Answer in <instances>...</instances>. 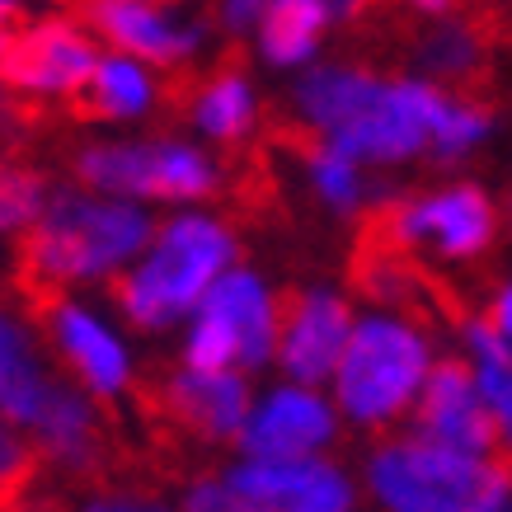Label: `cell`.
<instances>
[{
  "mask_svg": "<svg viewBox=\"0 0 512 512\" xmlns=\"http://www.w3.org/2000/svg\"><path fill=\"white\" fill-rule=\"evenodd\" d=\"M151 235V221L123 202H94L76 193H52L43 221L24 231V264L19 282L24 292H52L57 282L99 278L109 268L127 264Z\"/></svg>",
  "mask_w": 512,
  "mask_h": 512,
  "instance_id": "cell-1",
  "label": "cell"
},
{
  "mask_svg": "<svg viewBox=\"0 0 512 512\" xmlns=\"http://www.w3.org/2000/svg\"><path fill=\"white\" fill-rule=\"evenodd\" d=\"M231 264V235L207 217H174L156 235L151 259L113 282V301L141 329H170L179 315L207 301Z\"/></svg>",
  "mask_w": 512,
  "mask_h": 512,
  "instance_id": "cell-2",
  "label": "cell"
},
{
  "mask_svg": "<svg viewBox=\"0 0 512 512\" xmlns=\"http://www.w3.org/2000/svg\"><path fill=\"white\" fill-rule=\"evenodd\" d=\"M367 475L390 512H503L512 494L508 466H484L423 437L381 447Z\"/></svg>",
  "mask_w": 512,
  "mask_h": 512,
  "instance_id": "cell-3",
  "label": "cell"
},
{
  "mask_svg": "<svg viewBox=\"0 0 512 512\" xmlns=\"http://www.w3.org/2000/svg\"><path fill=\"white\" fill-rule=\"evenodd\" d=\"M334 376L343 409L362 423H381L428 381V343L400 320H362Z\"/></svg>",
  "mask_w": 512,
  "mask_h": 512,
  "instance_id": "cell-4",
  "label": "cell"
},
{
  "mask_svg": "<svg viewBox=\"0 0 512 512\" xmlns=\"http://www.w3.org/2000/svg\"><path fill=\"white\" fill-rule=\"evenodd\" d=\"M76 174L90 188L137 193V198H202L212 193V165L184 141H141V146H90Z\"/></svg>",
  "mask_w": 512,
  "mask_h": 512,
  "instance_id": "cell-5",
  "label": "cell"
},
{
  "mask_svg": "<svg viewBox=\"0 0 512 512\" xmlns=\"http://www.w3.org/2000/svg\"><path fill=\"white\" fill-rule=\"evenodd\" d=\"M447 109V99L433 90V85H414V80H400L390 85L386 99L376 104L362 123H353L348 132L329 137L334 151H343L348 160H404L414 156L423 141H433V127Z\"/></svg>",
  "mask_w": 512,
  "mask_h": 512,
  "instance_id": "cell-6",
  "label": "cell"
},
{
  "mask_svg": "<svg viewBox=\"0 0 512 512\" xmlns=\"http://www.w3.org/2000/svg\"><path fill=\"white\" fill-rule=\"evenodd\" d=\"M475 386L470 381L466 362H437L428 381H423V400H419V433L423 442H437V447L466 451V456H489V451H503V437H498V423L489 414V404L475 400Z\"/></svg>",
  "mask_w": 512,
  "mask_h": 512,
  "instance_id": "cell-7",
  "label": "cell"
},
{
  "mask_svg": "<svg viewBox=\"0 0 512 512\" xmlns=\"http://www.w3.org/2000/svg\"><path fill=\"white\" fill-rule=\"evenodd\" d=\"M353 343V315L334 292L287 296L282 315V367L301 386H320L329 372H339L343 353Z\"/></svg>",
  "mask_w": 512,
  "mask_h": 512,
  "instance_id": "cell-8",
  "label": "cell"
},
{
  "mask_svg": "<svg viewBox=\"0 0 512 512\" xmlns=\"http://www.w3.org/2000/svg\"><path fill=\"white\" fill-rule=\"evenodd\" d=\"M94 57L90 38L62 19H43L33 29H15L5 38V80L19 85V90H71L76 94L85 80L94 76Z\"/></svg>",
  "mask_w": 512,
  "mask_h": 512,
  "instance_id": "cell-9",
  "label": "cell"
},
{
  "mask_svg": "<svg viewBox=\"0 0 512 512\" xmlns=\"http://www.w3.org/2000/svg\"><path fill=\"white\" fill-rule=\"evenodd\" d=\"M268 512H353V489L325 461H245L226 480Z\"/></svg>",
  "mask_w": 512,
  "mask_h": 512,
  "instance_id": "cell-10",
  "label": "cell"
},
{
  "mask_svg": "<svg viewBox=\"0 0 512 512\" xmlns=\"http://www.w3.org/2000/svg\"><path fill=\"white\" fill-rule=\"evenodd\" d=\"M334 437V414L311 390H273L268 404L245 423L240 447L249 461H306Z\"/></svg>",
  "mask_w": 512,
  "mask_h": 512,
  "instance_id": "cell-11",
  "label": "cell"
},
{
  "mask_svg": "<svg viewBox=\"0 0 512 512\" xmlns=\"http://www.w3.org/2000/svg\"><path fill=\"white\" fill-rule=\"evenodd\" d=\"M80 10H85V19H90L109 43H118L123 52L146 57V62H156V66L184 62L188 52L198 47V33L165 24V19H160L151 5H141V0H80Z\"/></svg>",
  "mask_w": 512,
  "mask_h": 512,
  "instance_id": "cell-12",
  "label": "cell"
},
{
  "mask_svg": "<svg viewBox=\"0 0 512 512\" xmlns=\"http://www.w3.org/2000/svg\"><path fill=\"white\" fill-rule=\"evenodd\" d=\"M165 409L202 437H235L249 423V390L231 372H179L165 390Z\"/></svg>",
  "mask_w": 512,
  "mask_h": 512,
  "instance_id": "cell-13",
  "label": "cell"
},
{
  "mask_svg": "<svg viewBox=\"0 0 512 512\" xmlns=\"http://www.w3.org/2000/svg\"><path fill=\"white\" fill-rule=\"evenodd\" d=\"M386 80H376L372 71L357 66H315L311 76H301L296 85V109L306 113L320 132L339 137L353 123H362L367 113L386 99Z\"/></svg>",
  "mask_w": 512,
  "mask_h": 512,
  "instance_id": "cell-14",
  "label": "cell"
},
{
  "mask_svg": "<svg viewBox=\"0 0 512 512\" xmlns=\"http://www.w3.org/2000/svg\"><path fill=\"white\" fill-rule=\"evenodd\" d=\"M198 311L217 315V320L231 325L245 367H264L268 357H273V348H282L278 343V315H273V306H268L259 278H249V273H226V278L207 292V301H202Z\"/></svg>",
  "mask_w": 512,
  "mask_h": 512,
  "instance_id": "cell-15",
  "label": "cell"
},
{
  "mask_svg": "<svg viewBox=\"0 0 512 512\" xmlns=\"http://www.w3.org/2000/svg\"><path fill=\"white\" fill-rule=\"evenodd\" d=\"M52 334H57V348L66 353V362L76 367L80 381H85L94 395L123 390L127 357L104 325H94L90 315L76 311V306H57V315H52Z\"/></svg>",
  "mask_w": 512,
  "mask_h": 512,
  "instance_id": "cell-16",
  "label": "cell"
},
{
  "mask_svg": "<svg viewBox=\"0 0 512 512\" xmlns=\"http://www.w3.org/2000/svg\"><path fill=\"white\" fill-rule=\"evenodd\" d=\"M33 433L43 442V451L66 470H85L94 461V419H90V404L80 400L71 386L52 381L43 400V414L33 423Z\"/></svg>",
  "mask_w": 512,
  "mask_h": 512,
  "instance_id": "cell-17",
  "label": "cell"
},
{
  "mask_svg": "<svg viewBox=\"0 0 512 512\" xmlns=\"http://www.w3.org/2000/svg\"><path fill=\"white\" fill-rule=\"evenodd\" d=\"M325 0H268L264 19H259V38H264L268 62L296 66L315 52V38L325 29Z\"/></svg>",
  "mask_w": 512,
  "mask_h": 512,
  "instance_id": "cell-18",
  "label": "cell"
},
{
  "mask_svg": "<svg viewBox=\"0 0 512 512\" xmlns=\"http://www.w3.org/2000/svg\"><path fill=\"white\" fill-rule=\"evenodd\" d=\"M466 339L480 357V395L489 404V414L498 423V437H503V451H512V339L484 315L475 325H466Z\"/></svg>",
  "mask_w": 512,
  "mask_h": 512,
  "instance_id": "cell-19",
  "label": "cell"
},
{
  "mask_svg": "<svg viewBox=\"0 0 512 512\" xmlns=\"http://www.w3.org/2000/svg\"><path fill=\"white\" fill-rule=\"evenodd\" d=\"M0 348H5V367H0V381H5V419L19 423V428H33L38 414H43V400H47V390H52V381L38 372L29 334L15 320L0 334Z\"/></svg>",
  "mask_w": 512,
  "mask_h": 512,
  "instance_id": "cell-20",
  "label": "cell"
},
{
  "mask_svg": "<svg viewBox=\"0 0 512 512\" xmlns=\"http://www.w3.org/2000/svg\"><path fill=\"white\" fill-rule=\"evenodd\" d=\"M151 99V85L132 62L123 57H99L94 76L76 90V113L85 118H132V113L146 109Z\"/></svg>",
  "mask_w": 512,
  "mask_h": 512,
  "instance_id": "cell-21",
  "label": "cell"
},
{
  "mask_svg": "<svg viewBox=\"0 0 512 512\" xmlns=\"http://www.w3.org/2000/svg\"><path fill=\"white\" fill-rule=\"evenodd\" d=\"M419 66L428 76L447 80V85H470V80H480L484 71V33L466 19H456V24H442L423 38L419 47Z\"/></svg>",
  "mask_w": 512,
  "mask_h": 512,
  "instance_id": "cell-22",
  "label": "cell"
},
{
  "mask_svg": "<svg viewBox=\"0 0 512 512\" xmlns=\"http://www.w3.org/2000/svg\"><path fill=\"white\" fill-rule=\"evenodd\" d=\"M249 118H254V99H249V85L240 71H221V76L198 94V123L217 141L245 137Z\"/></svg>",
  "mask_w": 512,
  "mask_h": 512,
  "instance_id": "cell-23",
  "label": "cell"
},
{
  "mask_svg": "<svg viewBox=\"0 0 512 512\" xmlns=\"http://www.w3.org/2000/svg\"><path fill=\"white\" fill-rule=\"evenodd\" d=\"M489 132V104H447L433 127V151L437 160L466 156L470 146Z\"/></svg>",
  "mask_w": 512,
  "mask_h": 512,
  "instance_id": "cell-24",
  "label": "cell"
},
{
  "mask_svg": "<svg viewBox=\"0 0 512 512\" xmlns=\"http://www.w3.org/2000/svg\"><path fill=\"white\" fill-rule=\"evenodd\" d=\"M235 357H240V343H235L231 325L198 311V325H193V339H188V367L193 372H226V362H235Z\"/></svg>",
  "mask_w": 512,
  "mask_h": 512,
  "instance_id": "cell-25",
  "label": "cell"
},
{
  "mask_svg": "<svg viewBox=\"0 0 512 512\" xmlns=\"http://www.w3.org/2000/svg\"><path fill=\"white\" fill-rule=\"evenodd\" d=\"M52 207L47 184L33 170H10L5 174V231H33L43 212Z\"/></svg>",
  "mask_w": 512,
  "mask_h": 512,
  "instance_id": "cell-26",
  "label": "cell"
},
{
  "mask_svg": "<svg viewBox=\"0 0 512 512\" xmlns=\"http://www.w3.org/2000/svg\"><path fill=\"white\" fill-rule=\"evenodd\" d=\"M306 165H311V179H315V188L325 193V202L353 207L357 202V170L343 151H334L329 141L325 146H311V151H306Z\"/></svg>",
  "mask_w": 512,
  "mask_h": 512,
  "instance_id": "cell-27",
  "label": "cell"
},
{
  "mask_svg": "<svg viewBox=\"0 0 512 512\" xmlns=\"http://www.w3.org/2000/svg\"><path fill=\"white\" fill-rule=\"evenodd\" d=\"M184 512H268V508L245 494H235L231 484L221 480V484H198V489L188 494Z\"/></svg>",
  "mask_w": 512,
  "mask_h": 512,
  "instance_id": "cell-28",
  "label": "cell"
},
{
  "mask_svg": "<svg viewBox=\"0 0 512 512\" xmlns=\"http://www.w3.org/2000/svg\"><path fill=\"white\" fill-rule=\"evenodd\" d=\"M85 512H170L160 503H137V498H104V503H90Z\"/></svg>",
  "mask_w": 512,
  "mask_h": 512,
  "instance_id": "cell-29",
  "label": "cell"
},
{
  "mask_svg": "<svg viewBox=\"0 0 512 512\" xmlns=\"http://www.w3.org/2000/svg\"><path fill=\"white\" fill-rule=\"evenodd\" d=\"M489 320H494V325H498V329H503V334H508V339H512V287H508V292H503V296H498V301H494V311H489Z\"/></svg>",
  "mask_w": 512,
  "mask_h": 512,
  "instance_id": "cell-30",
  "label": "cell"
},
{
  "mask_svg": "<svg viewBox=\"0 0 512 512\" xmlns=\"http://www.w3.org/2000/svg\"><path fill=\"white\" fill-rule=\"evenodd\" d=\"M409 5H414L419 15H447V10L456 5V0H409Z\"/></svg>",
  "mask_w": 512,
  "mask_h": 512,
  "instance_id": "cell-31",
  "label": "cell"
},
{
  "mask_svg": "<svg viewBox=\"0 0 512 512\" xmlns=\"http://www.w3.org/2000/svg\"><path fill=\"white\" fill-rule=\"evenodd\" d=\"M249 5H264V0H249Z\"/></svg>",
  "mask_w": 512,
  "mask_h": 512,
  "instance_id": "cell-32",
  "label": "cell"
},
{
  "mask_svg": "<svg viewBox=\"0 0 512 512\" xmlns=\"http://www.w3.org/2000/svg\"><path fill=\"white\" fill-rule=\"evenodd\" d=\"M141 5H146V0H141Z\"/></svg>",
  "mask_w": 512,
  "mask_h": 512,
  "instance_id": "cell-33",
  "label": "cell"
}]
</instances>
